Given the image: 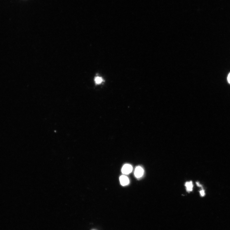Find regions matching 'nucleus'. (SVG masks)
Returning a JSON list of instances; mask_svg holds the SVG:
<instances>
[{
	"label": "nucleus",
	"instance_id": "obj_1",
	"mask_svg": "<svg viewBox=\"0 0 230 230\" xmlns=\"http://www.w3.org/2000/svg\"><path fill=\"white\" fill-rule=\"evenodd\" d=\"M133 170L132 166L130 164L124 165L122 168V173L125 174H128L132 172Z\"/></svg>",
	"mask_w": 230,
	"mask_h": 230
},
{
	"label": "nucleus",
	"instance_id": "obj_5",
	"mask_svg": "<svg viewBox=\"0 0 230 230\" xmlns=\"http://www.w3.org/2000/svg\"><path fill=\"white\" fill-rule=\"evenodd\" d=\"M95 81L96 84H99L101 83L103 81V79L102 78L97 77L95 78Z\"/></svg>",
	"mask_w": 230,
	"mask_h": 230
},
{
	"label": "nucleus",
	"instance_id": "obj_4",
	"mask_svg": "<svg viewBox=\"0 0 230 230\" xmlns=\"http://www.w3.org/2000/svg\"><path fill=\"white\" fill-rule=\"evenodd\" d=\"M186 190L188 192L191 191L193 190V184L192 181L186 182L185 183Z\"/></svg>",
	"mask_w": 230,
	"mask_h": 230
},
{
	"label": "nucleus",
	"instance_id": "obj_8",
	"mask_svg": "<svg viewBox=\"0 0 230 230\" xmlns=\"http://www.w3.org/2000/svg\"><path fill=\"white\" fill-rule=\"evenodd\" d=\"M196 184L199 187H201L202 186V185L200 184V183L199 182L196 183Z\"/></svg>",
	"mask_w": 230,
	"mask_h": 230
},
{
	"label": "nucleus",
	"instance_id": "obj_6",
	"mask_svg": "<svg viewBox=\"0 0 230 230\" xmlns=\"http://www.w3.org/2000/svg\"><path fill=\"white\" fill-rule=\"evenodd\" d=\"M200 193L201 194V195L202 197H204L205 195V193L204 190H202L200 191Z\"/></svg>",
	"mask_w": 230,
	"mask_h": 230
},
{
	"label": "nucleus",
	"instance_id": "obj_2",
	"mask_svg": "<svg viewBox=\"0 0 230 230\" xmlns=\"http://www.w3.org/2000/svg\"><path fill=\"white\" fill-rule=\"evenodd\" d=\"M144 170L140 166L136 167L135 169L134 174L137 178H140L143 175Z\"/></svg>",
	"mask_w": 230,
	"mask_h": 230
},
{
	"label": "nucleus",
	"instance_id": "obj_3",
	"mask_svg": "<svg viewBox=\"0 0 230 230\" xmlns=\"http://www.w3.org/2000/svg\"><path fill=\"white\" fill-rule=\"evenodd\" d=\"M120 180L121 185L122 186H126L129 183V180L128 177L126 176L123 175L120 176Z\"/></svg>",
	"mask_w": 230,
	"mask_h": 230
},
{
	"label": "nucleus",
	"instance_id": "obj_7",
	"mask_svg": "<svg viewBox=\"0 0 230 230\" xmlns=\"http://www.w3.org/2000/svg\"><path fill=\"white\" fill-rule=\"evenodd\" d=\"M228 81L229 83L230 84V73L228 75Z\"/></svg>",
	"mask_w": 230,
	"mask_h": 230
}]
</instances>
